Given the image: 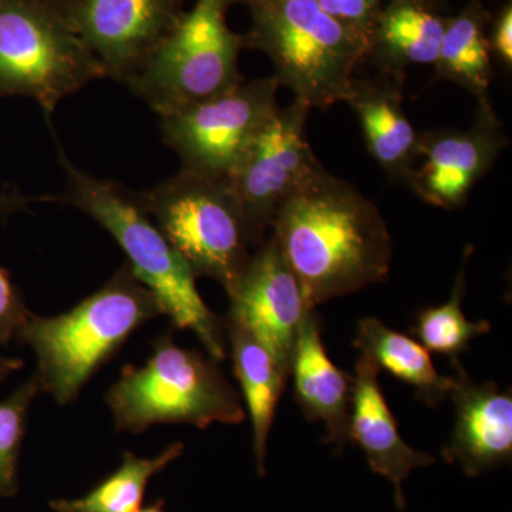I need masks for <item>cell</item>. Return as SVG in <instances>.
Returning a JSON list of instances; mask_svg holds the SVG:
<instances>
[{"label": "cell", "mask_w": 512, "mask_h": 512, "mask_svg": "<svg viewBox=\"0 0 512 512\" xmlns=\"http://www.w3.org/2000/svg\"><path fill=\"white\" fill-rule=\"evenodd\" d=\"M271 228L313 309L389 275L393 241L382 212L323 165L276 211Z\"/></svg>", "instance_id": "1"}, {"label": "cell", "mask_w": 512, "mask_h": 512, "mask_svg": "<svg viewBox=\"0 0 512 512\" xmlns=\"http://www.w3.org/2000/svg\"><path fill=\"white\" fill-rule=\"evenodd\" d=\"M60 161L66 171L63 194L39 200L72 205L106 229L126 252L131 272L154 293L164 316L171 319L175 328L194 332L208 355L218 362L224 360L227 357L225 322L202 301L195 282L197 276L138 207L131 192L79 170L63 151Z\"/></svg>", "instance_id": "2"}, {"label": "cell", "mask_w": 512, "mask_h": 512, "mask_svg": "<svg viewBox=\"0 0 512 512\" xmlns=\"http://www.w3.org/2000/svg\"><path fill=\"white\" fill-rule=\"evenodd\" d=\"M161 315L154 293L126 264L72 311L52 318L30 316L16 339L35 352L33 377L40 392L52 394L64 406L79 397L138 328Z\"/></svg>", "instance_id": "3"}, {"label": "cell", "mask_w": 512, "mask_h": 512, "mask_svg": "<svg viewBox=\"0 0 512 512\" xmlns=\"http://www.w3.org/2000/svg\"><path fill=\"white\" fill-rule=\"evenodd\" d=\"M251 15L247 46L274 64L279 86L311 109L348 99L369 40L325 12L316 0H242Z\"/></svg>", "instance_id": "4"}, {"label": "cell", "mask_w": 512, "mask_h": 512, "mask_svg": "<svg viewBox=\"0 0 512 512\" xmlns=\"http://www.w3.org/2000/svg\"><path fill=\"white\" fill-rule=\"evenodd\" d=\"M106 403L117 431L143 433L156 424H239L247 419L241 397L218 360L175 345L171 333L154 343L144 366H126Z\"/></svg>", "instance_id": "5"}, {"label": "cell", "mask_w": 512, "mask_h": 512, "mask_svg": "<svg viewBox=\"0 0 512 512\" xmlns=\"http://www.w3.org/2000/svg\"><path fill=\"white\" fill-rule=\"evenodd\" d=\"M197 278L231 291L244 274L254 245L247 218L228 178L190 170L150 190L131 192Z\"/></svg>", "instance_id": "6"}, {"label": "cell", "mask_w": 512, "mask_h": 512, "mask_svg": "<svg viewBox=\"0 0 512 512\" xmlns=\"http://www.w3.org/2000/svg\"><path fill=\"white\" fill-rule=\"evenodd\" d=\"M99 79L103 67L57 0H0V97H28L49 117Z\"/></svg>", "instance_id": "7"}, {"label": "cell", "mask_w": 512, "mask_h": 512, "mask_svg": "<svg viewBox=\"0 0 512 512\" xmlns=\"http://www.w3.org/2000/svg\"><path fill=\"white\" fill-rule=\"evenodd\" d=\"M234 2L197 0L128 89L161 117L244 83L238 63L247 37L227 22Z\"/></svg>", "instance_id": "8"}, {"label": "cell", "mask_w": 512, "mask_h": 512, "mask_svg": "<svg viewBox=\"0 0 512 512\" xmlns=\"http://www.w3.org/2000/svg\"><path fill=\"white\" fill-rule=\"evenodd\" d=\"M278 80H251L161 116V137L184 170L229 178L266 120L278 109Z\"/></svg>", "instance_id": "9"}, {"label": "cell", "mask_w": 512, "mask_h": 512, "mask_svg": "<svg viewBox=\"0 0 512 512\" xmlns=\"http://www.w3.org/2000/svg\"><path fill=\"white\" fill-rule=\"evenodd\" d=\"M311 110L299 100L278 107L228 178L254 245L264 242L266 229L271 228L281 205L322 167L306 138Z\"/></svg>", "instance_id": "10"}, {"label": "cell", "mask_w": 512, "mask_h": 512, "mask_svg": "<svg viewBox=\"0 0 512 512\" xmlns=\"http://www.w3.org/2000/svg\"><path fill=\"white\" fill-rule=\"evenodd\" d=\"M106 79L143 72L184 15L185 0H57Z\"/></svg>", "instance_id": "11"}, {"label": "cell", "mask_w": 512, "mask_h": 512, "mask_svg": "<svg viewBox=\"0 0 512 512\" xmlns=\"http://www.w3.org/2000/svg\"><path fill=\"white\" fill-rule=\"evenodd\" d=\"M228 296V318L245 326L286 375H291L299 330L306 313L313 308L306 302L302 286L274 237L259 245Z\"/></svg>", "instance_id": "12"}, {"label": "cell", "mask_w": 512, "mask_h": 512, "mask_svg": "<svg viewBox=\"0 0 512 512\" xmlns=\"http://www.w3.org/2000/svg\"><path fill=\"white\" fill-rule=\"evenodd\" d=\"M507 146V133L490 100H480L476 120L468 130L420 134L423 161L409 185L427 204L456 210L466 204L471 190Z\"/></svg>", "instance_id": "13"}, {"label": "cell", "mask_w": 512, "mask_h": 512, "mask_svg": "<svg viewBox=\"0 0 512 512\" xmlns=\"http://www.w3.org/2000/svg\"><path fill=\"white\" fill-rule=\"evenodd\" d=\"M453 369L448 397L456 406V421L443 458L447 464H458L468 477H478L511 463V389L474 382L460 360L453 362Z\"/></svg>", "instance_id": "14"}, {"label": "cell", "mask_w": 512, "mask_h": 512, "mask_svg": "<svg viewBox=\"0 0 512 512\" xmlns=\"http://www.w3.org/2000/svg\"><path fill=\"white\" fill-rule=\"evenodd\" d=\"M379 372L375 360L360 353L353 375L350 444L355 443L365 453L373 473L392 483L394 503L403 511L407 503L404 481L416 468L436 463V457L410 447L400 437L396 419L379 384Z\"/></svg>", "instance_id": "15"}, {"label": "cell", "mask_w": 512, "mask_h": 512, "mask_svg": "<svg viewBox=\"0 0 512 512\" xmlns=\"http://www.w3.org/2000/svg\"><path fill=\"white\" fill-rule=\"evenodd\" d=\"M296 402L309 421L325 426V443L342 448L350 444L353 376L330 360L322 340V323L315 309L303 318L291 375Z\"/></svg>", "instance_id": "16"}, {"label": "cell", "mask_w": 512, "mask_h": 512, "mask_svg": "<svg viewBox=\"0 0 512 512\" xmlns=\"http://www.w3.org/2000/svg\"><path fill=\"white\" fill-rule=\"evenodd\" d=\"M345 103L355 111L370 156L390 180L409 184L420 160V134L403 109L399 87L355 79Z\"/></svg>", "instance_id": "17"}, {"label": "cell", "mask_w": 512, "mask_h": 512, "mask_svg": "<svg viewBox=\"0 0 512 512\" xmlns=\"http://www.w3.org/2000/svg\"><path fill=\"white\" fill-rule=\"evenodd\" d=\"M446 19L414 0H392L380 10L369 37V56L396 76L406 67L436 64Z\"/></svg>", "instance_id": "18"}, {"label": "cell", "mask_w": 512, "mask_h": 512, "mask_svg": "<svg viewBox=\"0 0 512 512\" xmlns=\"http://www.w3.org/2000/svg\"><path fill=\"white\" fill-rule=\"evenodd\" d=\"M231 342L235 376L244 392L254 431V454L259 476H265V458L276 406L289 376L276 363L269 350L237 320H225Z\"/></svg>", "instance_id": "19"}, {"label": "cell", "mask_w": 512, "mask_h": 512, "mask_svg": "<svg viewBox=\"0 0 512 512\" xmlns=\"http://www.w3.org/2000/svg\"><path fill=\"white\" fill-rule=\"evenodd\" d=\"M355 348L416 390V399L437 407L447 399L453 377L440 375L430 352L416 339L387 328L376 318L360 320Z\"/></svg>", "instance_id": "20"}, {"label": "cell", "mask_w": 512, "mask_h": 512, "mask_svg": "<svg viewBox=\"0 0 512 512\" xmlns=\"http://www.w3.org/2000/svg\"><path fill=\"white\" fill-rule=\"evenodd\" d=\"M487 12L480 0H470L463 12L446 19L439 57L434 64L437 79L458 84L477 101L488 99L491 49L485 35Z\"/></svg>", "instance_id": "21"}, {"label": "cell", "mask_w": 512, "mask_h": 512, "mask_svg": "<svg viewBox=\"0 0 512 512\" xmlns=\"http://www.w3.org/2000/svg\"><path fill=\"white\" fill-rule=\"evenodd\" d=\"M184 444L173 443L153 458H140L130 451L116 473L77 500H56L50 508L56 512H137L141 510L148 481L183 454Z\"/></svg>", "instance_id": "22"}, {"label": "cell", "mask_w": 512, "mask_h": 512, "mask_svg": "<svg viewBox=\"0 0 512 512\" xmlns=\"http://www.w3.org/2000/svg\"><path fill=\"white\" fill-rule=\"evenodd\" d=\"M470 254L471 249H468L450 299L443 305L421 311L412 328L414 338L419 339L424 348L448 357L451 363L460 360V356L470 348L474 339L491 332L490 322H471L463 312L466 265Z\"/></svg>", "instance_id": "23"}, {"label": "cell", "mask_w": 512, "mask_h": 512, "mask_svg": "<svg viewBox=\"0 0 512 512\" xmlns=\"http://www.w3.org/2000/svg\"><path fill=\"white\" fill-rule=\"evenodd\" d=\"M40 393L35 377L0 402V495L18 490V458L30 403Z\"/></svg>", "instance_id": "24"}, {"label": "cell", "mask_w": 512, "mask_h": 512, "mask_svg": "<svg viewBox=\"0 0 512 512\" xmlns=\"http://www.w3.org/2000/svg\"><path fill=\"white\" fill-rule=\"evenodd\" d=\"M32 316L10 274L0 266V345H9Z\"/></svg>", "instance_id": "25"}, {"label": "cell", "mask_w": 512, "mask_h": 512, "mask_svg": "<svg viewBox=\"0 0 512 512\" xmlns=\"http://www.w3.org/2000/svg\"><path fill=\"white\" fill-rule=\"evenodd\" d=\"M320 8L369 40L382 0H316Z\"/></svg>", "instance_id": "26"}, {"label": "cell", "mask_w": 512, "mask_h": 512, "mask_svg": "<svg viewBox=\"0 0 512 512\" xmlns=\"http://www.w3.org/2000/svg\"><path fill=\"white\" fill-rule=\"evenodd\" d=\"M491 52L497 55L505 67L512 66V8L511 3L504 6L498 18L495 19L493 32L488 37Z\"/></svg>", "instance_id": "27"}, {"label": "cell", "mask_w": 512, "mask_h": 512, "mask_svg": "<svg viewBox=\"0 0 512 512\" xmlns=\"http://www.w3.org/2000/svg\"><path fill=\"white\" fill-rule=\"evenodd\" d=\"M28 202V198L22 197L20 194L0 191V215H9L12 212L23 210Z\"/></svg>", "instance_id": "28"}, {"label": "cell", "mask_w": 512, "mask_h": 512, "mask_svg": "<svg viewBox=\"0 0 512 512\" xmlns=\"http://www.w3.org/2000/svg\"><path fill=\"white\" fill-rule=\"evenodd\" d=\"M23 365H25L23 360L0 355V382L8 379L12 373L18 372V370L22 369Z\"/></svg>", "instance_id": "29"}, {"label": "cell", "mask_w": 512, "mask_h": 512, "mask_svg": "<svg viewBox=\"0 0 512 512\" xmlns=\"http://www.w3.org/2000/svg\"><path fill=\"white\" fill-rule=\"evenodd\" d=\"M137 512H164L163 503H161V501H158L157 504L151 505V507L144 508V510H140Z\"/></svg>", "instance_id": "30"}, {"label": "cell", "mask_w": 512, "mask_h": 512, "mask_svg": "<svg viewBox=\"0 0 512 512\" xmlns=\"http://www.w3.org/2000/svg\"><path fill=\"white\" fill-rule=\"evenodd\" d=\"M414 2H419L423 3V5H427V2H429V0H414Z\"/></svg>", "instance_id": "31"}]
</instances>
